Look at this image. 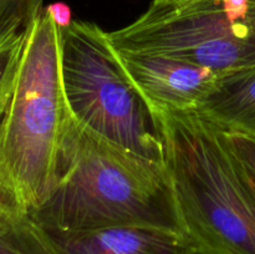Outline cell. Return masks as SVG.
<instances>
[{
  "label": "cell",
  "instance_id": "obj_1",
  "mask_svg": "<svg viewBox=\"0 0 255 254\" xmlns=\"http://www.w3.org/2000/svg\"><path fill=\"white\" fill-rule=\"evenodd\" d=\"M31 217L47 232L149 227L183 234L164 162L105 138L72 115L55 188Z\"/></svg>",
  "mask_w": 255,
  "mask_h": 254
},
{
  "label": "cell",
  "instance_id": "obj_2",
  "mask_svg": "<svg viewBox=\"0 0 255 254\" xmlns=\"http://www.w3.org/2000/svg\"><path fill=\"white\" fill-rule=\"evenodd\" d=\"M182 229L196 254H255V177L196 110L156 111Z\"/></svg>",
  "mask_w": 255,
  "mask_h": 254
},
{
  "label": "cell",
  "instance_id": "obj_3",
  "mask_svg": "<svg viewBox=\"0 0 255 254\" xmlns=\"http://www.w3.org/2000/svg\"><path fill=\"white\" fill-rule=\"evenodd\" d=\"M60 42V25L44 7L26 27L16 84L0 126V199L29 214L54 191L71 121Z\"/></svg>",
  "mask_w": 255,
  "mask_h": 254
},
{
  "label": "cell",
  "instance_id": "obj_4",
  "mask_svg": "<svg viewBox=\"0 0 255 254\" xmlns=\"http://www.w3.org/2000/svg\"><path fill=\"white\" fill-rule=\"evenodd\" d=\"M60 29L61 82L72 117L125 148L163 161L156 117L125 71L109 32L81 20Z\"/></svg>",
  "mask_w": 255,
  "mask_h": 254
},
{
  "label": "cell",
  "instance_id": "obj_5",
  "mask_svg": "<svg viewBox=\"0 0 255 254\" xmlns=\"http://www.w3.org/2000/svg\"><path fill=\"white\" fill-rule=\"evenodd\" d=\"M109 37L117 51L163 55L224 74L255 62V0H152Z\"/></svg>",
  "mask_w": 255,
  "mask_h": 254
},
{
  "label": "cell",
  "instance_id": "obj_6",
  "mask_svg": "<svg viewBox=\"0 0 255 254\" xmlns=\"http://www.w3.org/2000/svg\"><path fill=\"white\" fill-rule=\"evenodd\" d=\"M117 54L152 112L196 110L222 75L208 67L163 55Z\"/></svg>",
  "mask_w": 255,
  "mask_h": 254
},
{
  "label": "cell",
  "instance_id": "obj_7",
  "mask_svg": "<svg viewBox=\"0 0 255 254\" xmlns=\"http://www.w3.org/2000/svg\"><path fill=\"white\" fill-rule=\"evenodd\" d=\"M46 233L54 254H196L184 234L149 227Z\"/></svg>",
  "mask_w": 255,
  "mask_h": 254
},
{
  "label": "cell",
  "instance_id": "obj_8",
  "mask_svg": "<svg viewBox=\"0 0 255 254\" xmlns=\"http://www.w3.org/2000/svg\"><path fill=\"white\" fill-rule=\"evenodd\" d=\"M196 111L221 128L255 136V62L222 74Z\"/></svg>",
  "mask_w": 255,
  "mask_h": 254
},
{
  "label": "cell",
  "instance_id": "obj_9",
  "mask_svg": "<svg viewBox=\"0 0 255 254\" xmlns=\"http://www.w3.org/2000/svg\"><path fill=\"white\" fill-rule=\"evenodd\" d=\"M0 254H54L45 229L0 199Z\"/></svg>",
  "mask_w": 255,
  "mask_h": 254
},
{
  "label": "cell",
  "instance_id": "obj_10",
  "mask_svg": "<svg viewBox=\"0 0 255 254\" xmlns=\"http://www.w3.org/2000/svg\"><path fill=\"white\" fill-rule=\"evenodd\" d=\"M26 27L12 26L0 30V126L16 84Z\"/></svg>",
  "mask_w": 255,
  "mask_h": 254
},
{
  "label": "cell",
  "instance_id": "obj_11",
  "mask_svg": "<svg viewBox=\"0 0 255 254\" xmlns=\"http://www.w3.org/2000/svg\"><path fill=\"white\" fill-rule=\"evenodd\" d=\"M42 9V0H0V30L26 27Z\"/></svg>",
  "mask_w": 255,
  "mask_h": 254
},
{
  "label": "cell",
  "instance_id": "obj_12",
  "mask_svg": "<svg viewBox=\"0 0 255 254\" xmlns=\"http://www.w3.org/2000/svg\"><path fill=\"white\" fill-rule=\"evenodd\" d=\"M222 129L237 156L255 177V136L231 129Z\"/></svg>",
  "mask_w": 255,
  "mask_h": 254
},
{
  "label": "cell",
  "instance_id": "obj_13",
  "mask_svg": "<svg viewBox=\"0 0 255 254\" xmlns=\"http://www.w3.org/2000/svg\"><path fill=\"white\" fill-rule=\"evenodd\" d=\"M166 1H183V0H166Z\"/></svg>",
  "mask_w": 255,
  "mask_h": 254
}]
</instances>
